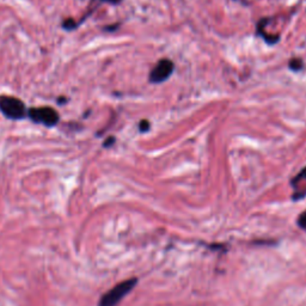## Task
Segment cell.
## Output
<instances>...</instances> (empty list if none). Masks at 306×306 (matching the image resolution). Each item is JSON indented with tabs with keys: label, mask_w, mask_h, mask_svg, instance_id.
I'll return each mask as SVG.
<instances>
[{
	"label": "cell",
	"mask_w": 306,
	"mask_h": 306,
	"mask_svg": "<svg viewBox=\"0 0 306 306\" xmlns=\"http://www.w3.org/2000/svg\"><path fill=\"white\" fill-rule=\"evenodd\" d=\"M298 177H299V178H302V177H306V169H305V170H304V171H303V172H302V174H301V175H299V176H298Z\"/></svg>",
	"instance_id": "obj_10"
},
{
	"label": "cell",
	"mask_w": 306,
	"mask_h": 306,
	"mask_svg": "<svg viewBox=\"0 0 306 306\" xmlns=\"http://www.w3.org/2000/svg\"><path fill=\"white\" fill-rule=\"evenodd\" d=\"M148 128H150V123H148L147 121H141V122H140V131L146 132V131H148Z\"/></svg>",
	"instance_id": "obj_8"
},
{
	"label": "cell",
	"mask_w": 306,
	"mask_h": 306,
	"mask_svg": "<svg viewBox=\"0 0 306 306\" xmlns=\"http://www.w3.org/2000/svg\"><path fill=\"white\" fill-rule=\"evenodd\" d=\"M174 71V63L170 60H162L158 65L152 69L150 75V79L152 83H163L170 77Z\"/></svg>",
	"instance_id": "obj_4"
},
{
	"label": "cell",
	"mask_w": 306,
	"mask_h": 306,
	"mask_svg": "<svg viewBox=\"0 0 306 306\" xmlns=\"http://www.w3.org/2000/svg\"><path fill=\"white\" fill-rule=\"evenodd\" d=\"M0 110L6 117L12 120H19L25 116V105L20 99L14 97H1Z\"/></svg>",
	"instance_id": "obj_2"
},
{
	"label": "cell",
	"mask_w": 306,
	"mask_h": 306,
	"mask_svg": "<svg viewBox=\"0 0 306 306\" xmlns=\"http://www.w3.org/2000/svg\"><path fill=\"white\" fill-rule=\"evenodd\" d=\"M302 61L301 60H297V59H295V60H292V61H291V68H293V69H296V71H298V69H301L302 68Z\"/></svg>",
	"instance_id": "obj_7"
},
{
	"label": "cell",
	"mask_w": 306,
	"mask_h": 306,
	"mask_svg": "<svg viewBox=\"0 0 306 306\" xmlns=\"http://www.w3.org/2000/svg\"><path fill=\"white\" fill-rule=\"evenodd\" d=\"M136 283H138V280H136L135 278H133L117 284L116 286L113 287V289L108 291L105 295L102 296L101 301L98 303V306H116L134 289Z\"/></svg>",
	"instance_id": "obj_1"
},
{
	"label": "cell",
	"mask_w": 306,
	"mask_h": 306,
	"mask_svg": "<svg viewBox=\"0 0 306 306\" xmlns=\"http://www.w3.org/2000/svg\"><path fill=\"white\" fill-rule=\"evenodd\" d=\"M29 116L35 122L43 123L48 127L55 126L59 121V115L51 108H34L29 111Z\"/></svg>",
	"instance_id": "obj_3"
},
{
	"label": "cell",
	"mask_w": 306,
	"mask_h": 306,
	"mask_svg": "<svg viewBox=\"0 0 306 306\" xmlns=\"http://www.w3.org/2000/svg\"><path fill=\"white\" fill-rule=\"evenodd\" d=\"M298 225L302 227V229L306 230V212H304V213L301 214V217H299L298 219Z\"/></svg>",
	"instance_id": "obj_6"
},
{
	"label": "cell",
	"mask_w": 306,
	"mask_h": 306,
	"mask_svg": "<svg viewBox=\"0 0 306 306\" xmlns=\"http://www.w3.org/2000/svg\"><path fill=\"white\" fill-rule=\"evenodd\" d=\"M114 141H115V139L113 138V136H111V138H109L108 140L104 142V146H105V147H108L109 145H113V144H114Z\"/></svg>",
	"instance_id": "obj_9"
},
{
	"label": "cell",
	"mask_w": 306,
	"mask_h": 306,
	"mask_svg": "<svg viewBox=\"0 0 306 306\" xmlns=\"http://www.w3.org/2000/svg\"><path fill=\"white\" fill-rule=\"evenodd\" d=\"M109 1H113V2H119L120 0H109Z\"/></svg>",
	"instance_id": "obj_11"
},
{
	"label": "cell",
	"mask_w": 306,
	"mask_h": 306,
	"mask_svg": "<svg viewBox=\"0 0 306 306\" xmlns=\"http://www.w3.org/2000/svg\"><path fill=\"white\" fill-rule=\"evenodd\" d=\"M75 26H77V24H75L73 19H67V20H65V23H63V28L67 30L74 29Z\"/></svg>",
	"instance_id": "obj_5"
}]
</instances>
